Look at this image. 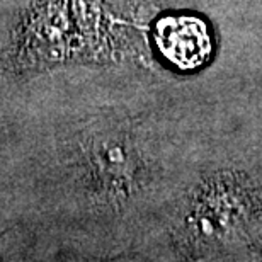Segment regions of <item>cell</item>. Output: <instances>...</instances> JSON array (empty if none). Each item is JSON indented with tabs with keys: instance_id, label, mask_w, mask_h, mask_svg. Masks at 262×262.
Here are the masks:
<instances>
[{
	"instance_id": "cell-1",
	"label": "cell",
	"mask_w": 262,
	"mask_h": 262,
	"mask_svg": "<svg viewBox=\"0 0 262 262\" xmlns=\"http://www.w3.org/2000/svg\"><path fill=\"white\" fill-rule=\"evenodd\" d=\"M155 45L164 58L182 72L203 67L213 51L208 26L192 15L160 19L155 26Z\"/></svg>"
}]
</instances>
